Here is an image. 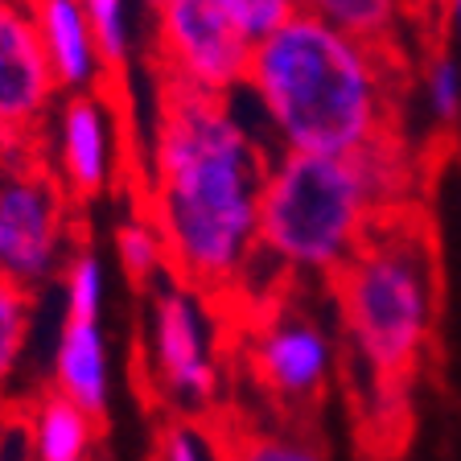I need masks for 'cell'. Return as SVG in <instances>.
Returning <instances> with one entry per match:
<instances>
[{
	"label": "cell",
	"mask_w": 461,
	"mask_h": 461,
	"mask_svg": "<svg viewBox=\"0 0 461 461\" xmlns=\"http://www.w3.org/2000/svg\"><path fill=\"white\" fill-rule=\"evenodd\" d=\"M272 153L230 99L161 83L144 149V206L169 251V276L227 297L259 259V185Z\"/></svg>",
	"instance_id": "obj_1"
},
{
	"label": "cell",
	"mask_w": 461,
	"mask_h": 461,
	"mask_svg": "<svg viewBox=\"0 0 461 461\" xmlns=\"http://www.w3.org/2000/svg\"><path fill=\"white\" fill-rule=\"evenodd\" d=\"M272 153L355 157L395 128V54L297 13L251 46L248 83Z\"/></svg>",
	"instance_id": "obj_2"
},
{
	"label": "cell",
	"mask_w": 461,
	"mask_h": 461,
	"mask_svg": "<svg viewBox=\"0 0 461 461\" xmlns=\"http://www.w3.org/2000/svg\"><path fill=\"white\" fill-rule=\"evenodd\" d=\"M387 219L363 153H272L259 185V259L305 285H334Z\"/></svg>",
	"instance_id": "obj_3"
},
{
	"label": "cell",
	"mask_w": 461,
	"mask_h": 461,
	"mask_svg": "<svg viewBox=\"0 0 461 461\" xmlns=\"http://www.w3.org/2000/svg\"><path fill=\"white\" fill-rule=\"evenodd\" d=\"M334 309L346 346L379 384H400L420 363L437 317L429 243L387 219L334 276Z\"/></svg>",
	"instance_id": "obj_4"
},
{
	"label": "cell",
	"mask_w": 461,
	"mask_h": 461,
	"mask_svg": "<svg viewBox=\"0 0 461 461\" xmlns=\"http://www.w3.org/2000/svg\"><path fill=\"white\" fill-rule=\"evenodd\" d=\"M70 259V198L38 144L9 149L0 169V280L41 293Z\"/></svg>",
	"instance_id": "obj_5"
},
{
	"label": "cell",
	"mask_w": 461,
	"mask_h": 461,
	"mask_svg": "<svg viewBox=\"0 0 461 461\" xmlns=\"http://www.w3.org/2000/svg\"><path fill=\"white\" fill-rule=\"evenodd\" d=\"M144 363L153 387L169 408L185 416L211 412L222 392L219 334L211 321V297L165 276L149 288L144 305Z\"/></svg>",
	"instance_id": "obj_6"
},
{
	"label": "cell",
	"mask_w": 461,
	"mask_h": 461,
	"mask_svg": "<svg viewBox=\"0 0 461 461\" xmlns=\"http://www.w3.org/2000/svg\"><path fill=\"white\" fill-rule=\"evenodd\" d=\"M144 13L153 25L149 50L161 83L214 99L240 95L248 83L251 41H243L214 0H161Z\"/></svg>",
	"instance_id": "obj_7"
},
{
	"label": "cell",
	"mask_w": 461,
	"mask_h": 461,
	"mask_svg": "<svg viewBox=\"0 0 461 461\" xmlns=\"http://www.w3.org/2000/svg\"><path fill=\"white\" fill-rule=\"evenodd\" d=\"M256 384L280 403H313L338 371V338L326 317L301 305L272 309L248 338Z\"/></svg>",
	"instance_id": "obj_8"
},
{
	"label": "cell",
	"mask_w": 461,
	"mask_h": 461,
	"mask_svg": "<svg viewBox=\"0 0 461 461\" xmlns=\"http://www.w3.org/2000/svg\"><path fill=\"white\" fill-rule=\"evenodd\" d=\"M50 173L75 202H95L115 185L120 169V124L107 91H78L50 112Z\"/></svg>",
	"instance_id": "obj_9"
},
{
	"label": "cell",
	"mask_w": 461,
	"mask_h": 461,
	"mask_svg": "<svg viewBox=\"0 0 461 461\" xmlns=\"http://www.w3.org/2000/svg\"><path fill=\"white\" fill-rule=\"evenodd\" d=\"M58 104V83L38 41L29 0L0 5V144L29 149Z\"/></svg>",
	"instance_id": "obj_10"
},
{
	"label": "cell",
	"mask_w": 461,
	"mask_h": 461,
	"mask_svg": "<svg viewBox=\"0 0 461 461\" xmlns=\"http://www.w3.org/2000/svg\"><path fill=\"white\" fill-rule=\"evenodd\" d=\"M50 392L67 395L83 412L104 420L112 408V346L104 321L62 317L50 355Z\"/></svg>",
	"instance_id": "obj_11"
},
{
	"label": "cell",
	"mask_w": 461,
	"mask_h": 461,
	"mask_svg": "<svg viewBox=\"0 0 461 461\" xmlns=\"http://www.w3.org/2000/svg\"><path fill=\"white\" fill-rule=\"evenodd\" d=\"M33 25H38V41L46 50V62L54 70V83L62 95H78V91H95L104 83V54L83 17L78 0H29Z\"/></svg>",
	"instance_id": "obj_12"
},
{
	"label": "cell",
	"mask_w": 461,
	"mask_h": 461,
	"mask_svg": "<svg viewBox=\"0 0 461 461\" xmlns=\"http://www.w3.org/2000/svg\"><path fill=\"white\" fill-rule=\"evenodd\" d=\"M29 457L33 461H91L99 441V420L67 395L46 392L29 403Z\"/></svg>",
	"instance_id": "obj_13"
},
{
	"label": "cell",
	"mask_w": 461,
	"mask_h": 461,
	"mask_svg": "<svg viewBox=\"0 0 461 461\" xmlns=\"http://www.w3.org/2000/svg\"><path fill=\"white\" fill-rule=\"evenodd\" d=\"M412 0H301V13L334 25L338 33L395 54Z\"/></svg>",
	"instance_id": "obj_14"
},
{
	"label": "cell",
	"mask_w": 461,
	"mask_h": 461,
	"mask_svg": "<svg viewBox=\"0 0 461 461\" xmlns=\"http://www.w3.org/2000/svg\"><path fill=\"white\" fill-rule=\"evenodd\" d=\"M112 248H115V264L124 268V276L132 280V285L153 288L169 276V251H165V240H161V230H157V222L144 211H132L115 222Z\"/></svg>",
	"instance_id": "obj_15"
},
{
	"label": "cell",
	"mask_w": 461,
	"mask_h": 461,
	"mask_svg": "<svg viewBox=\"0 0 461 461\" xmlns=\"http://www.w3.org/2000/svg\"><path fill=\"white\" fill-rule=\"evenodd\" d=\"M33 317H38V293L0 280V400L9 395L13 379L21 375L33 342Z\"/></svg>",
	"instance_id": "obj_16"
},
{
	"label": "cell",
	"mask_w": 461,
	"mask_h": 461,
	"mask_svg": "<svg viewBox=\"0 0 461 461\" xmlns=\"http://www.w3.org/2000/svg\"><path fill=\"white\" fill-rule=\"evenodd\" d=\"M62 280V317H83V321H99L107 301V272L104 259L91 248L70 251V259L58 272Z\"/></svg>",
	"instance_id": "obj_17"
},
{
	"label": "cell",
	"mask_w": 461,
	"mask_h": 461,
	"mask_svg": "<svg viewBox=\"0 0 461 461\" xmlns=\"http://www.w3.org/2000/svg\"><path fill=\"white\" fill-rule=\"evenodd\" d=\"M83 17L99 41V54L112 70H124L132 58V0H78Z\"/></svg>",
	"instance_id": "obj_18"
},
{
	"label": "cell",
	"mask_w": 461,
	"mask_h": 461,
	"mask_svg": "<svg viewBox=\"0 0 461 461\" xmlns=\"http://www.w3.org/2000/svg\"><path fill=\"white\" fill-rule=\"evenodd\" d=\"M222 461H326V453L297 432L248 429L235 432V441L222 449Z\"/></svg>",
	"instance_id": "obj_19"
},
{
	"label": "cell",
	"mask_w": 461,
	"mask_h": 461,
	"mask_svg": "<svg viewBox=\"0 0 461 461\" xmlns=\"http://www.w3.org/2000/svg\"><path fill=\"white\" fill-rule=\"evenodd\" d=\"M424 112L437 124H457L461 120V58L457 54H432L420 75Z\"/></svg>",
	"instance_id": "obj_20"
},
{
	"label": "cell",
	"mask_w": 461,
	"mask_h": 461,
	"mask_svg": "<svg viewBox=\"0 0 461 461\" xmlns=\"http://www.w3.org/2000/svg\"><path fill=\"white\" fill-rule=\"evenodd\" d=\"M214 5L251 46L272 38L280 25H288L301 13V0H214Z\"/></svg>",
	"instance_id": "obj_21"
},
{
	"label": "cell",
	"mask_w": 461,
	"mask_h": 461,
	"mask_svg": "<svg viewBox=\"0 0 461 461\" xmlns=\"http://www.w3.org/2000/svg\"><path fill=\"white\" fill-rule=\"evenodd\" d=\"M157 461H211V441L194 424H165L157 437Z\"/></svg>",
	"instance_id": "obj_22"
},
{
	"label": "cell",
	"mask_w": 461,
	"mask_h": 461,
	"mask_svg": "<svg viewBox=\"0 0 461 461\" xmlns=\"http://www.w3.org/2000/svg\"><path fill=\"white\" fill-rule=\"evenodd\" d=\"M445 17H449L453 41H457V50H461V0H445Z\"/></svg>",
	"instance_id": "obj_23"
},
{
	"label": "cell",
	"mask_w": 461,
	"mask_h": 461,
	"mask_svg": "<svg viewBox=\"0 0 461 461\" xmlns=\"http://www.w3.org/2000/svg\"><path fill=\"white\" fill-rule=\"evenodd\" d=\"M0 461H5V429H0Z\"/></svg>",
	"instance_id": "obj_24"
},
{
	"label": "cell",
	"mask_w": 461,
	"mask_h": 461,
	"mask_svg": "<svg viewBox=\"0 0 461 461\" xmlns=\"http://www.w3.org/2000/svg\"><path fill=\"white\" fill-rule=\"evenodd\" d=\"M153 5H161V0H144V9H153Z\"/></svg>",
	"instance_id": "obj_25"
},
{
	"label": "cell",
	"mask_w": 461,
	"mask_h": 461,
	"mask_svg": "<svg viewBox=\"0 0 461 461\" xmlns=\"http://www.w3.org/2000/svg\"><path fill=\"white\" fill-rule=\"evenodd\" d=\"M0 169H5V144H0Z\"/></svg>",
	"instance_id": "obj_26"
},
{
	"label": "cell",
	"mask_w": 461,
	"mask_h": 461,
	"mask_svg": "<svg viewBox=\"0 0 461 461\" xmlns=\"http://www.w3.org/2000/svg\"><path fill=\"white\" fill-rule=\"evenodd\" d=\"M0 5H13V0H0Z\"/></svg>",
	"instance_id": "obj_27"
}]
</instances>
